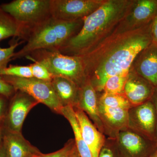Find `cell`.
I'll list each match as a JSON object with an SVG mask.
<instances>
[{"mask_svg":"<svg viewBox=\"0 0 157 157\" xmlns=\"http://www.w3.org/2000/svg\"><path fill=\"white\" fill-rule=\"evenodd\" d=\"M82 19L63 21L51 17L30 31L25 39L26 43L15 52L12 60L26 57L40 49L57 51L80 30Z\"/></svg>","mask_w":157,"mask_h":157,"instance_id":"3957f363","label":"cell"},{"mask_svg":"<svg viewBox=\"0 0 157 157\" xmlns=\"http://www.w3.org/2000/svg\"><path fill=\"white\" fill-rule=\"evenodd\" d=\"M33 77L44 81L51 82L54 77L43 65L34 62L29 65Z\"/></svg>","mask_w":157,"mask_h":157,"instance_id":"d4e9b609","label":"cell"},{"mask_svg":"<svg viewBox=\"0 0 157 157\" xmlns=\"http://www.w3.org/2000/svg\"><path fill=\"white\" fill-rule=\"evenodd\" d=\"M3 132H4V127H3V125H0V148L2 144Z\"/></svg>","mask_w":157,"mask_h":157,"instance_id":"1f68e13d","label":"cell"},{"mask_svg":"<svg viewBox=\"0 0 157 157\" xmlns=\"http://www.w3.org/2000/svg\"><path fill=\"white\" fill-rule=\"evenodd\" d=\"M0 76H14L19 78L33 77L29 65H9V67L0 69Z\"/></svg>","mask_w":157,"mask_h":157,"instance_id":"603a6c76","label":"cell"},{"mask_svg":"<svg viewBox=\"0 0 157 157\" xmlns=\"http://www.w3.org/2000/svg\"><path fill=\"white\" fill-rule=\"evenodd\" d=\"M24 42H25L22 40L20 42H14L7 48L0 47V69L8 67V63L13 59L15 49Z\"/></svg>","mask_w":157,"mask_h":157,"instance_id":"cb8c5ba5","label":"cell"},{"mask_svg":"<svg viewBox=\"0 0 157 157\" xmlns=\"http://www.w3.org/2000/svg\"><path fill=\"white\" fill-rule=\"evenodd\" d=\"M151 33L152 42L157 44V15L151 23Z\"/></svg>","mask_w":157,"mask_h":157,"instance_id":"f546056e","label":"cell"},{"mask_svg":"<svg viewBox=\"0 0 157 157\" xmlns=\"http://www.w3.org/2000/svg\"><path fill=\"white\" fill-rule=\"evenodd\" d=\"M7 99H9L0 95V125H3L7 113L6 109Z\"/></svg>","mask_w":157,"mask_h":157,"instance_id":"f1b7e54d","label":"cell"},{"mask_svg":"<svg viewBox=\"0 0 157 157\" xmlns=\"http://www.w3.org/2000/svg\"><path fill=\"white\" fill-rule=\"evenodd\" d=\"M76 149L75 140H69L65 146L57 151L48 154H41L37 157H70Z\"/></svg>","mask_w":157,"mask_h":157,"instance_id":"484cf974","label":"cell"},{"mask_svg":"<svg viewBox=\"0 0 157 157\" xmlns=\"http://www.w3.org/2000/svg\"><path fill=\"white\" fill-rule=\"evenodd\" d=\"M151 22L134 26L124 20L109 36L77 56L81 59L86 78L96 91H103L111 76L129 75L137 56L152 43Z\"/></svg>","mask_w":157,"mask_h":157,"instance_id":"6da1fadb","label":"cell"},{"mask_svg":"<svg viewBox=\"0 0 157 157\" xmlns=\"http://www.w3.org/2000/svg\"><path fill=\"white\" fill-rule=\"evenodd\" d=\"M39 104L26 93L16 91L11 98L9 109L3 123L4 129L10 132H21L23 124L29 112Z\"/></svg>","mask_w":157,"mask_h":157,"instance_id":"30bf717a","label":"cell"},{"mask_svg":"<svg viewBox=\"0 0 157 157\" xmlns=\"http://www.w3.org/2000/svg\"><path fill=\"white\" fill-rule=\"evenodd\" d=\"M156 124V111L151 99L129 109L128 129L155 144Z\"/></svg>","mask_w":157,"mask_h":157,"instance_id":"ba28073f","label":"cell"},{"mask_svg":"<svg viewBox=\"0 0 157 157\" xmlns=\"http://www.w3.org/2000/svg\"><path fill=\"white\" fill-rule=\"evenodd\" d=\"M115 137L121 157H149L156 148L154 142L129 129L121 131Z\"/></svg>","mask_w":157,"mask_h":157,"instance_id":"9c48e42d","label":"cell"},{"mask_svg":"<svg viewBox=\"0 0 157 157\" xmlns=\"http://www.w3.org/2000/svg\"><path fill=\"white\" fill-rule=\"evenodd\" d=\"M51 82L57 97L63 107L76 106L80 87L70 79L59 76H54Z\"/></svg>","mask_w":157,"mask_h":157,"instance_id":"ac0fdd59","label":"cell"},{"mask_svg":"<svg viewBox=\"0 0 157 157\" xmlns=\"http://www.w3.org/2000/svg\"><path fill=\"white\" fill-rule=\"evenodd\" d=\"M128 76L118 75L109 77L104 85V93L124 94L125 84Z\"/></svg>","mask_w":157,"mask_h":157,"instance_id":"7402d4cb","label":"cell"},{"mask_svg":"<svg viewBox=\"0 0 157 157\" xmlns=\"http://www.w3.org/2000/svg\"><path fill=\"white\" fill-rule=\"evenodd\" d=\"M43 65L54 76L70 79L80 87L86 80L81 59L57 51L40 49L26 57Z\"/></svg>","mask_w":157,"mask_h":157,"instance_id":"277c9868","label":"cell"},{"mask_svg":"<svg viewBox=\"0 0 157 157\" xmlns=\"http://www.w3.org/2000/svg\"><path fill=\"white\" fill-rule=\"evenodd\" d=\"M157 15V0L135 1L125 21L129 25H144L151 22Z\"/></svg>","mask_w":157,"mask_h":157,"instance_id":"e0dca14e","label":"cell"},{"mask_svg":"<svg viewBox=\"0 0 157 157\" xmlns=\"http://www.w3.org/2000/svg\"><path fill=\"white\" fill-rule=\"evenodd\" d=\"M60 114L67 120L72 127L75 137L74 140L76 149L80 157H93L90 151L82 138L79 124L73 106L63 107Z\"/></svg>","mask_w":157,"mask_h":157,"instance_id":"d6986e66","label":"cell"},{"mask_svg":"<svg viewBox=\"0 0 157 157\" xmlns=\"http://www.w3.org/2000/svg\"><path fill=\"white\" fill-rule=\"evenodd\" d=\"M1 76L12 86L15 90L26 93L39 103L46 105L52 110L60 114L63 106L57 97L51 82L40 80L34 77Z\"/></svg>","mask_w":157,"mask_h":157,"instance_id":"8992f818","label":"cell"},{"mask_svg":"<svg viewBox=\"0 0 157 157\" xmlns=\"http://www.w3.org/2000/svg\"><path fill=\"white\" fill-rule=\"evenodd\" d=\"M155 88L137 73L128 77L125 84L124 94L132 107H135L150 100Z\"/></svg>","mask_w":157,"mask_h":157,"instance_id":"4fadbf2b","label":"cell"},{"mask_svg":"<svg viewBox=\"0 0 157 157\" xmlns=\"http://www.w3.org/2000/svg\"><path fill=\"white\" fill-rule=\"evenodd\" d=\"M2 144L7 157H37L42 154L21 135L4 129Z\"/></svg>","mask_w":157,"mask_h":157,"instance_id":"5bb4252c","label":"cell"},{"mask_svg":"<svg viewBox=\"0 0 157 157\" xmlns=\"http://www.w3.org/2000/svg\"><path fill=\"white\" fill-rule=\"evenodd\" d=\"M98 106L96 90L90 80L86 78L79 88L78 101L75 107H78L88 115L96 128L104 133L105 128L99 115Z\"/></svg>","mask_w":157,"mask_h":157,"instance_id":"7c38bea8","label":"cell"},{"mask_svg":"<svg viewBox=\"0 0 157 157\" xmlns=\"http://www.w3.org/2000/svg\"><path fill=\"white\" fill-rule=\"evenodd\" d=\"M135 1L107 0L97 10L82 19L80 30L58 51L78 56L109 36L128 16Z\"/></svg>","mask_w":157,"mask_h":157,"instance_id":"7a4b0ae2","label":"cell"},{"mask_svg":"<svg viewBox=\"0 0 157 157\" xmlns=\"http://www.w3.org/2000/svg\"><path fill=\"white\" fill-rule=\"evenodd\" d=\"M0 6L20 26L22 41L31 30L52 17L50 0H14Z\"/></svg>","mask_w":157,"mask_h":157,"instance_id":"5b68a950","label":"cell"},{"mask_svg":"<svg viewBox=\"0 0 157 157\" xmlns=\"http://www.w3.org/2000/svg\"><path fill=\"white\" fill-rule=\"evenodd\" d=\"M151 100L155 104L156 111L157 124L156 130V139L155 144L156 147L157 148V87L156 88L155 90L154 94L153 95L151 98Z\"/></svg>","mask_w":157,"mask_h":157,"instance_id":"4dcf8cb0","label":"cell"},{"mask_svg":"<svg viewBox=\"0 0 157 157\" xmlns=\"http://www.w3.org/2000/svg\"><path fill=\"white\" fill-rule=\"evenodd\" d=\"M136 73L157 87V44L152 43L144 49L135 60Z\"/></svg>","mask_w":157,"mask_h":157,"instance_id":"9a60e30c","label":"cell"},{"mask_svg":"<svg viewBox=\"0 0 157 157\" xmlns=\"http://www.w3.org/2000/svg\"><path fill=\"white\" fill-rule=\"evenodd\" d=\"M0 157H7L6 151H5V148H4L3 144H2V146L0 148Z\"/></svg>","mask_w":157,"mask_h":157,"instance_id":"d6a6232c","label":"cell"},{"mask_svg":"<svg viewBox=\"0 0 157 157\" xmlns=\"http://www.w3.org/2000/svg\"><path fill=\"white\" fill-rule=\"evenodd\" d=\"M98 101V104L110 108L130 109L132 106L124 94L104 93Z\"/></svg>","mask_w":157,"mask_h":157,"instance_id":"44dd1931","label":"cell"},{"mask_svg":"<svg viewBox=\"0 0 157 157\" xmlns=\"http://www.w3.org/2000/svg\"><path fill=\"white\" fill-rule=\"evenodd\" d=\"M73 107L83 140L90 151L92 157H98L101 148L106 143L105 136L82 110L76 107Z\"/></svg>","mask_w":157,"mask_h":157,"instance_id":"8fae6325","label":"cell"},{"mask_svg":"<svg viewBox=\"0 0 157 157\" xmlns=\"http://www.w3.org/2000/svg\"><path fill=\"white\" fill-rule=\"evenodd\" d=\"M103 0H50L52 17L63 21L82 19L103 4Z\"/></svg>","mask_w":157,"mask_h":157,"instance_id":"52a82bcc","label":"cell"},{"mask_svg":"<svg viewBox=\"0 0 157 157\" xmlns=\"http://www.w3.org/2000/svg\"><path fill=\"white\" fill-rule=\"evenodd\" d=\"M23 35L22 30L19 25L0 6V42L11 37L22 39Z\"/></svg>","mask_w":157,"mask_h":157,"instance_id":"ffe728a7","label":"cell"},{"mask_svg":"<svg viewBox=\"0 0 157 157\" xmlns=\"http://www.w3.org/2000/svg\"><path fill=\"white\" fill-rule=\"evenodd\" d=\"M98 111L105 131L110 132L116 137L121 131L128 129L129 110L110 108L98 104Z\"/></svg>","mask_w":157,"mask_h":157,"instance_id":"2e32d148","label":"cell"},{"mask_svg":"<svg viewBox=\"0 0 157 157\" xmlns=\"http://www.w3.org/2000/svg\"><path fill=\"white\" fill-rule=\"evenodd\" d=\"M149 157H157V148L155 149L154 151L150 155Z\"/></svg>","mask_w":157,"mask_h":157,"instance_id":"e575fe53","label":"cell"},{"mask_svg":"<svg viewBox=\"0 0 157 157\" xmlns=\"http://www.w3.org/2000/svg\"><path fill=\"white\" fill-rule=\"evenodd\" d=\"M16 90L11 85L0 76V95L10 99L15 94Z\"/></svg>","mask_w":157,"mask_h":157,"instance_id":"83f0119b","label":"cell"},{"mask_svg":"<svg viewBox=\"0 0 157 157\" xmlns=\"http://www.w3.org/2000/svg\"><path fill=\"white\" fill-rule=\"evenodd\" d=\"M98 157H121L115 144H110L105 143L101 148Z\"/></svg>","mask_w":157,"mask_h":157,"instance_id":"4316f807","label":"cell"},{"mask_svg":"<svg viewBox=\"0 0 157 157\" xmlns=\"http://www.w3.org/2000/svg\"><path fill=\"white\" fill-rule=\"evenodd\" d=\"M70 157H80V156H79L78 151H77V149H76V147L75 150L74 151V152H73V154L71 155V156Z\"/></svg>","mask_w":157,"mask_h":157,"instance_id":"836d02e7","label":"cell"}]
</instances>
